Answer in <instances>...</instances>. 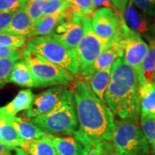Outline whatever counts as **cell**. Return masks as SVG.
Masks as SVG:
<instances>
[{
  "label": "cell",
  "instance_id": "cell-1",
  "mask_svg": "<svg viewBox=\"0 0 155 155\" xmlns=\"http://www.w3.org/2000/svg\"><path fill=\"white\" fill-rule=\"evenodd\" d=\"M72 91L78 124L72 136L89 150L101 141H112L115 119L106 103L94 94L86 81H75Z\"/></svg>",
  "mask_w": 155,
  "mask_h": 155
},
{
  "label": "cell",
  "instance_id": "cell-2",
  "mask_svg": "<svg viewBox=\"0 0 155 155\" xmlns=\"http://www.w3.org/2000/svg\"><path fill=\"white\" fill-rule=\"evenodd\" d=\"M139 81L135 71L119 58L111 67L104 100L114 114L121 119H138L140 114Z\"/></svg>",
  "mask_w": 155,
  "mask_h": 155
},
{
  "label": "cell",
  "instance_id": "cell-3",
  "mask_svg": "<svg viewBox=\"0 0 155 155\" xmlns=\"http://www.w3.org/2000/svg\"><path fill=\"white\" fill-rule=\"evenodd\" d=\"M28 120L50 134L73 135L78 124L72 89L65 88L61 99L50 111Z\"/></svg>",
  "mask_w": 155,
  "mask_h": 155
},
{
  "label": "cell",
  "instance_id": "cell-4",
  "mask_svg": "<svg viewBox=\"0 0 155 155\" xmlns=\"http://www.w3.org/2000/svg\"><path fill=\"white\" fill-rule=\"evenodd\" d=\"M26 48L65 69L73 77L78 76V64L75 50L68 49L50 35L29 38Z\"/></svg>",
  "mask_w": 155,
  "mask_h": 155
},
{
  "label": "cell",
  "instance_id": "cell-5",
  "mask_svg": "<svg viewBox=\"0 0 155 155\" xmlns=\"http://www.w3.org/2000/svg\"><path fill=\"white\" fill-rule=\"evenodd\" d=\"M22 59L27 63L38 87L66 86L73 81L72 75L65 69L27 49H22Z\"/></svg>",
  "mask_w": 155,
  "mask_h": 155
},
{
  "label": "cell",
  "instance_id": "cell-6",
  "mask_svg": "<svg viewBox=\"0 0 155 155\" xmlns=\"http://www.w3.org/2000/svg\"><path fill=\"white\" fill-rule=\"evenodd\" d=\"M136 121H115L112 142L119 155H146L148 152L149 143Z\"/></svg>",
  "mask_w": 155,
  "mask_h": 155
},
{
  "label": "cell",
  "instance_id": "cell-7",
  "mask_svg": "<svg viewBox=\"0 0 155 155\" xmlns=\"http://www.w3.org/2000/svg\"><path fill=\"white\" fill-rule=\"evenodd\" d=\"M83 35L75 48L79 73H85L101 54L111 46V42L101 38L95 33L91 26V17H82Z\"/></svg>",
  "mask_w": 155,
  "mask_h": 155
},
{
  "label": "cell",
  "instance_id": "cell-8",
  "mask_svg": "<svg viewBox=\"0 0 155 155\" xmlns=\"http://www.w3.org/2000/svg\"><path fill=\"white\" fill-rule=\"evenodd\" d=\"M91 21L95 33L111 43L121 40L129 28L119 11L104 7L94 12Z\"/></svg>",
  "mask_w": 155,
  "mask_h": 155
},
{
  "label": "cell",
  "instance_id": "cell-9",
  "mask_svg": "<svg viewBox=\"0 0 155 155\" xmlns=\"http://www.w3.org/2000/svg\"><path fill=\"white\" fill-rule=\"evenodd\" d=\"M123 58L126 63L134 70L138 76L141 66L149 50V45L141 37L128 28L124 37L121 40Z\"/></svg>",
  "mask_w": 155,
  "mask_h": 155
},
{
  "label": "cell",
  "instance_id": "cell-10",
  "mask_svg": "<svg viewBox=\"0 0 155 155\" xmlns=\"http://www.w3.org/2000/svg\"><path fill=\"white\" fill-rule=\"evenodd\" d=\"M49 35L68 49L75 50L83 35L82 17L74 15L63 21Z\"/></svg>",
  "mask_w": 155,
  "mask_h": 155
},
{
  "label": "cell",
  "instance_id": "cell-11",
  "mask_svg": "<svg viewBox=\"0 0 155 155\" xmlns=\"http://www.w3.org/2000/svg\"><path fill=\"white\" fill-rule=\"evenodd\" d=\"M65 90L64 86H53L35 96L30 106L25 111L24 116L29 119L46 114L61 99Z\"/></svg>",
  "mask_w": 155,
  "mask_h": 155
},
{
  "label": "cell",
  "instance_id": "cell-12",
  "mask_svg": "<svg viewBox=\"0 0 155 155\" xmlns=\"http://www.w3.org/2000/svg\"><path fill=\"white\" fill-rule=\"evenodd\" d=\"M124 18L129 28L137 32L141 37L143 36L151 42L154 40L155 25H153L146 15H141L133 6L132 0H129V3L124 13Z\"/></svg>",
  "mask_w": 155,
  "mask_h": 155
},
{
  "label": "cell",
  "instance_id": "cell-13",
  "mask_svg": "<svg viewBox=\"0 0 155 155\" xmlns=\"http://www.w3.org/2000/svg\"><path fill=\"white\" fill-rule=\"evenodd\" d=\"M123 55L121 40L113 42L107 50L98 56L94 63L88 68L83 77L86 81H88L96 73L111 66L118 58L123 57Z\"/></svg>",
  "mask_w": 155,
  "mask_h": 155
},
{
  "label": "cell",
  "instance_id": "cell-14",
  "mask_svg": "<svg viewBox=\"0 0 155 155\" xmlns=\"http://www.w3.org/2000/svg\"><path fill=\"white\" fill-rule=\"evenodd\" d=\"M74 15L72 10L68 7L65 10L58 12L53 15L42 16L38 22L34 23L33 32L31 37L49 35L60 23L65 19H71Z\"/></svg>",
  "mask_w": 155,
  "mask_h": 155
},
{
  "label": "cell",
  "instance_id": "cell-15",
  "mask_svg": "<svg viewBox=\"0 0 155 155\" xmlns=\"http://www.w3.org/2000/svg\"><path fill=\"white\" fill-rule=\"evenodd\" d=\"M57 155H86L89 149L73 136L66 137L50 134Z\"/></svg>",
  "mask_w": 155,
  "mask_h": 155
},
{
  "label": "cell",
  "instance_id": "cell-16",
  "mask_svg": "<svg viewBox=\"0 0 155 155\" xmlns=\"http://www.w3.org/2000/svg\"><path fill=\"white\" fill-rule=\"evenodd\" d=\"M4 116V115H3ZM13 126L21 139L25 141H30L42 138L46 135V132L32 124L28 119H24L17 116H4Z\"/></svg>",
  "mask_w": 155,
  "mask_h": 155
},
{
  "label": "cell",
  "instance_id": "cell-17",
  "mask_svg": "<svg viewBox=\"0 0 155 155\" xmlns=\"http://www.w3.org/2000/svg\"><path fill=\"white\" fill-rule=\"evenodd\" d=\"M34 24L27 13L25 7L15 12L5 32L30 38L33 32Z\"/></svg>",
  "mask_w": 155,
  "mask_h": 155
},
{
  "label": "cell",
  "instance_id": "cell-18",
  "mask_svg": "<svg viewBox=\"0 0 155 155\" xmlns=\"http://www.w3.org/2000/svg\"><path fill=\"white\" fill-rule=\"evenodd\" d=\"M34 96L30 89L20 91L12 101L0 108V114L4 116H15L19 112L26 111L32 104Z\"/></svg>",
  "mask_w": 155,
  "mask_h": 155
},
{
  "label": "cell",
  "instance_id": "cell-19",
  "mask_svg": "<svg viewBox=\"0 0 155 155\" xmlns=\"http://www.w3.org/2000/svg\"><path fill=\"white\" fill-rule=\"evenodd\" d=\"M8 83L28 88H38L28 65L22 58L17 61L13 66L9 74Z\"/></svg>",
  "mask_w": 155,
  "mask_h": 155
},
{
  "label": "cell",
  "instance_id": "cell-20",
  "mask_svg": "<svg viewBox=\"0 0 155 155\" xmlns=\"http://www.w3.org/2000/svg\"><path fill=\"white\" fill-rule=\"evenodd\" d=\"M141 116L155 117V82L139 87Z\"/></svg>",
  "mask_w": 155,
  "mask_h": 155
},
{
  "label": "cell",
  "instance_id": "cell-21",
  "mask_svg": "<svg viewBox=\"0 0 155 155\" xmlns=\"http://www.w3.org/2000/svg\"><path fill=\"white\" fill-rule=\"evenodd\" d=\"M0 140L9 147H19L24 150L28 141L21 139L15 130L2 114H0Z\"/></svg>",
  "mask_w": 155,
  "mask_h": 155
},
{
  "label": "cell",
  "instance_id": "cell-22",
  "mask_svg": "<svg viewBox=\"0 0 155 155\" xmlns=\"http://www.w3.org/2000/svg\"><path fill=\"white\" fill-rule=\"evenodd\" d=\"M149 50L141 66L138 78L139 86L155 82V50L153 42H150Z\"/></svg>",
  "mask_w": 155,
  "mask_h": 155
},
{
  "label": "cell",
  "instance_id": "cell-23",
  "mask_svg": "<svg viewBox=\"0 0 155 155\" xmlns=\"http://www.w3.org/2000/svg\"><path fill=\"white\" fill-rule=\"evenodd\" d=\"M111 67L112 65L96 73L88 81V85L94 94L104 102H105L104 96L110 82Z\"/></svg>",
  "mask_w": 155,
  "mask_h": 155
},
{
  "label": "cell",
  "instance_id": "cell-24",
  "mask_svg": "<svg viewBox=\"0 0 155 155\" xmlns=\"http://www.w3.org/2000/svg\"><path fill=\"white\" fill-rule=\"evenodd\" d=\"M23 150L28 155H57L50 134L42 138L28 141Z\"/></svg>",
  "mask_w": 155,
  "mask_h": 155
},
{
  "label": "cell",
  "instance_id": "cell-25",
  "mask_svg": "<svg viewBox=\"0 0 155 155\" xmlns=\"http://www.w3.org/2000/svg\"><path fill=\"white\" fill-rule=\"evenodd\" d=\"M69 7L76 16L88 17L95 12V5L93 0H67Z\"/></svg>",
  "mask_w": 155,
  "mask_h": 155
},
{
  "label": "cell",
  "instance_id": "cell-26",
  "mask_svg": "<svg viewBox=\"0 0 155 155\" xmlns=\"http://www.w3.org/2000/svg\"><path fill=\"white\" fill-rule=\"evenodd\" d=\"M26 38L8 32H0V47L21 48L26 43Z\"/></svg>",
  "mask_w": 155,
  "mask_h": 155
},
{
  "label": "cell",
  "instance_id": "cell-27",
  "mask_svg": "<svg viewBox=\"0 0 155 155\" xmlns=\"http://www.w3.org/2000/svg\"><path fill=\"white\" fill-rule=\"evenodd\" d=\"M22 55L0 60V88L8 83V78L15 63L22 59Z\"/></svg>",
  "mask_w": 155,
  "mask_h": 155
},
{
  "label": "cell",
  "instance_id": "cell-28",
  "mask_svg": "<svg viewBox=\"0 0 155 155\" xmlns=\"http://www.w3.org/2000/svg\"><path fill=\"white\" fill-rule=\"evenodd\" d=\"M47 0H29L27 3L25 9L33 24L43 16L44 6Z\"/></svg>",
  "mask_w": 155,
  "mask_h": 155
},
{
  "label": "cell",
  "instance_id": "cell-29",
  "mask_svg": "<svg viewBox=\"0 0 155 155\" xmlns=\"http://www.w3.org/2000/svg\"><path fill=\"white\" fill-rule=\"evenodd\" d=\"M86 155H119L112 141H103L92 147Z\"/></svg>",
  "mask_w": 155,
  "mask_h": 155
},
{
  "label": "cell",
  "instance_id": "cell-30",
  "mask_svg": "<svg viewBox=\"0 0 155 155\" xmlns=\"http://www.w3.org/2000/svg\"><path fill=\"white\" fill-rule=\"evenodd\" d=\"M140 125L141 131L150 144L155 137V117L141 116Z\"/></svg>",
  "mask_w": 155,
  "mask_h": 155
},
{
  "label": "cell",
  "instance_id": "cell-31",
  "mask_svg": "<svg viewBox=\"0 0 155 155\" xmlns=\"http://www.w3.org/2000/svg\"><path fill=\"white\" fill-rule=\"evenodd\" d=\"M69 7L67 0H47L45 4L43 16H48L65 10Z\"/></svg>",
  "mask_w": 155,
  "mask_h": 155
},
{
  "label": "cell",
  "instance_id": "cell-32",
  "mask_svg": "<svg viewBox=\"0 0 155 155\" xmlns=\"http://www.w3.org/2000/svg\"><path fill=\"white\" fill-rule=\"evenodd\" d=\"M29 0H0V12H16L26 6Z\"/></svg>",
  "mask_w": 155,
  "mask_h": 155
},
{
  "label": "cell",
  "instance_id": "cell-33",
  "mask_svg": "<svg viewBox=\"0 0 155 155\" xmlns=\"http://www.w3.org/2000/svg\"><path fill=\"white\" fill-rule=\"evenodd\" d=\"M132 2L144 14L155 17V0H132Z\"/></svg>",
  "mask_w": 155,
  "mask_h": 155
},
{
  "label": "cell",
  "instance_id": "cell-34",
  "mask_svg": "<svg viewBox=\"0 0 155 155\" xmlns=\"http://www.w3.org/2000/svg\"><path fill=\"white\" fill-rule=\"evenodd\" d=\"M0 155H28L19 147H9L0 140Z\"/></svg>",
  "mask_w": 155,
  "mask_h": 155
},
{
  "label": "cell",
  "instance_id": "cell-35",
  "mask_svg": "<svg viewBox=\"0 0 155 155\" xmlns=\"http://www.w3.org/2000/svg\"><path fill=\"white\" fill-rule=\"evenodd\" d=\"M21 55H22V51L19 48L0 47V60Z\"/></svg>",
  "mask_w": 155,
  "mask_h": 155
},
{
  "label": "cell",
  "instance_id": "cell-36",
  "mask_svg": "<svg viewBox=\"0 0 155 155\" xmlns=\"http://www.w3.org/2000/svg\"><path fill=\"white\" fill-rule=\"evenodd\" d=\"M15 12H0V32L7 30Z\"/></svg>",
  "mask_w": 155,
  "mask_h": 155
},
{
  "label": "cell",
  "instance_id": "cell-37",
  "mask_svg": "<svg viewBox=\"0 0 155 155\" xmlns=\"http://www.w3.org/2000/svg\"><path fill=\"white\" fill-rule=\"evenodd\" d=\"M112 5L122 15H124V11L127 8L129 0H111Z\"/></svg>",
  "mask_w": 155,
  "mask_h": 155
},
{
  "label": "cell",
  "instance_id": "cell-38",
  "mask_svg": "<svg viewBox=\"0 0 155 155\" xmlns=\"http://www.w3.org/2000/svg\"><path fill=\"white\" fill-rule=\"evenodd\" d=\"M94 4L95 5V7H103L104 8H108L113 9V10L118 11L117 9H115L114 5H112L111 0H93Z\"/></svg>",
  "mask_w": 155,
  "mask_h": 155
},
{
  "label": "cell",
  "instance_id": "cell-39",
  "mask_svg": "<svg viewBox=\"0 0 155 155\" xmlns=\"http://www.w3.org/2000/svg\"><path fill=\"white\" fill-rule=\"evenodd\" d=\"M150 144L151 145V147H152V152L154 153V154L155 155V137H154V139H153V140L150 143Z\"/></svg>",
  "mask_w": 155,
  "mask_h": 155
},
{
  "label": "cell",
  "instance_id": "cell-40",
  "mask_svg": "<svg viewBox=\"0 0 155 155\" xmlns=\"http://www.w3.org/2000/svg\"><path fill=\"white\" fill-rule=\"evenodd\" d=\"M153 45H154V50H155V38H154V40H153Z\"/></svg>",
  "mask_w": 155,
  "mask_h": 155
}]
</instances>
